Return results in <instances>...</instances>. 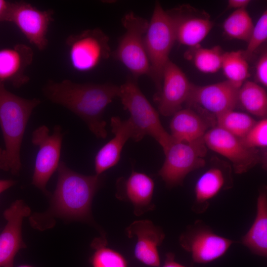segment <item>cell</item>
<instances>
[{
    "instance_id": "cell-1",
    "label": "cell",
    "mask_w": 267,
    "mask_h": 267,
    "mask_svg": "<svg viewBox=\"0 0 267 267\" xmlns=\"http://www.w3.org/2000/svg\"><path fill=\"white\" fill-rule=\"evenodd\" d=\"M56 186L51 194L49 208L44 213L32 215L31 226L41 231L52 227L55 219L67 221L90 220L93 197L101 185L102 176L77 173L60 161L57 168Z\"/></svg>"
},
{
    "instance_id": "cell-2",
    "label": "cell",
    "mask_w": 267,
    "mask_h": 267,
    "mask_svg": "<svg viewBox=\"0 0 267 267\" xmlns=\"http://www.w3.org/2000/svg\"><path fill=\"white\" fill-rule=\"evenodd\" d=\"M43 91L51 102L81 118L96 137H106L103 114L106 106L119 97L120 87L111 84H78L64 80L60 82L49 81Z\"/></svg>"
},
{
    "instance_id": "cell-3",
    "label": "cell",
    "mask_w": 267,
    "mask_h": 267,
    "mask_svg": "<svg viewBox=\"0 0 267 267\" xmlns=\"http://www.w3.org/2000/svg\"><path fill=\"white\" fill-rule=\"evenodd\" d=\"M40 103L38 98L26 99L13 94L0 82V126L5 144L0 158V169L13 175L19 174L20 150L27 124Z\"/></svg>"
},
{
    "instance_id": "cell-4",
    "label": "cell",
    "mask_w": 267,
    "mask_h": 267,
    "mask_svg": "<svg viewBox=\"0 0 267 267\" xmlns=\"http://www.w3.org/2000/svg\"><path fill=\"white\" fill-rule=\"evenodd\" d=\"M119 97L125 109L130 114V120L133 124L141 140L145 135L153 137L165 152L174 141L162 126L159 113L140 90L136 79L129 77L120 86Z\"/></svg>"
},
{
    "instance_id": "cell-5",
    "label": "cell",
    "mask_w": 267,
    "mask_h": 267,
    "mask_svg": "<svg viewBox=\"0 0 267 267\" xmlns=\"http://www.w3.org/2000/svg\"><path fill=\"white\" fill-rule=\"evenodd\" d=\"M176 38L171 19L159 2L144 37V44L150 65V74L157 90L161 88L164 69Z\"/></svg>"
},
{
    "instance_id": "cell-6",
    "label": "cell",
    "mask_w": 267,
    "mask_h": 267,
    "mask_svg": "<svg viewBox=\"0 0 267 267\" xmlns=\"http://www.w3.org/2000/svg\"><path fill=\"white\" fill-rule=\"evenodd\" d=\"M126 31L121 38L114 57L120 61L136 79L140 76H149L150 65L144 44V37L149 22L133 12L122 18Z\"/></svg>"
},
{
    "instance_id": "cell-7",
    "label": "cell",
    "mask_w": 267,
    "mask_h": 267,
    "mask_svg": "<svg viewBox=\"0 0 267 267\" xmlns=\"http://www.w3.org/2000/svg\"><path fill=\"white\" fill-rule=\"evenodd\" d=\"M207 148L203 139L190 143L174 141L164 152L159 176L169 187L182 185L188 174L205 166Z\"/></svg>"
},
{
    "instance_id": "cell-8",
    "label": "cell",
    "mask_w": 267,
    "mask_h": 267,
    "mask_svg": "<svg viewBox=\"0 0 267 267\" xmlns=\"http://www.w3.org/2000/svg\"><path fill=\"white\" fill-rule=\"evenodd\" d=\"M108 36L99 28L88 29L70 35L66 40L70 63L75 70L90 71L109 58Z\"/></svg>"
},
{
    "instance_id": "cell-9",
    "label": "cell",
    "mask_w": 267,
    "mask_h": 267,
    "mask_svg": "<svg viewBox=\"0 0 267 267\" xmlns=\"http://www.w3.org/2000/svg\"><path fill=\"white\" fill-rule=\"evenodd\" d=\"M180 246L190 253L193 262L207 264L222 257L234 240L216 233L201 220L188 225L179 239Z\"/></svg>"
},
{
    "instance_id": "cell-10",
    "label": "cell",
    "mask_w": 267,
    "mask_h": 267,
    "mask_svg": "<svg viewBox=\"0 0 267 267\" xmlns=\"http://www.w3.org/2000/svg\"><path fill=\"white\" fill-rule=\"evenodd\" d=\"M63 134L60 126L55 125L51 134L45 125L39 127L32 133L31 141L39 147L37 155L32 183L46 196L51 194L46 184L57 170L60 157Z\"/></svg>"
},
{
    "instance_id": "cell-11",
    "label": "cell",
    "mask_w": 267,
    "mask_h": 267,
    "mask_svg": "<svg viewBox=\"0 0 267 267\" xmlns=\"http://www.w3.org/2000/svg\"><path fill=\"white\" fill-rule=\"evenodd\" d=\"M203 140L207 148L231 163L236 174L246 173L260 162L259 149L247 146L240 138L217 126L206 132Z\"/></svg>"
},
{
    "instance_id": "cell-12",
    "label": "cell",
    "mask_w": 267,
    "mask_h": 267,
    "mask_svg": "<svg viewBox=\"0 0 267 267\" xmlns=\"http://www.w3.org/2000/svg\"><path fill=\"white\" fill-rule=\"evenodd\" d=\"M53 14L52 10H42L20 1L12 2L8 22L13 23L31 44L43 50L48 44L47 33Z\"/></svg>"
},
{
    "instance_id": "cell-13",
    "label": "cell",
    "mask_w": 267,
    "mask_h": 267,
    "mask_svg": "<svg viewBox=\"0 0 267 267\" xmlns=\"http://www.w3.org/2000/svg\"><path fill=\"white\" fill-rule=\"evenodd\" d=\"M172 21L176 41L194 47L208 35L214 26L206 12L187 5L167 11Z\"/></svg>"
},
{
    "instance_id": "cell-14",
    "label": "cell",
    "mask_w": 267,
    "mask_h": 267,
    "mask_svg": "<svg viewBox=\"0 0 267 267\" xmlns=\"http://www.w3.org/2000/svg\"><path fill=\"white\" fill-rule=\"evenodd\" d=\"M192 84L181 69L169 60L163 73L161 89L154 96L160 113L171 116L187 102Z\"/></svg>"
},
{
    "instance_id": "cell-15",
    "label": "cell",
    "mask_w": 267,
    "mask_h": 267,
    "mask_svg": "<svg viewBox=\"0 0 267 267\" xmlns=\"http://www.w3.org/2000/svg\"><path fill=\"white\" fill-rule=\"evenodd\" d=\"M31 214L30 207L21 199L15 200L4 210L3 215L6 224L0 234V267H13L16 255L26 248L22 239V222Z\"/></svg>"
},
{
    "instance_id": "cell-16",
    "label": "cell",
    "mask_w": 267,
    "mask_h": 267,
    "mask_svg": "<svg viewBox=\"0 0 267 267\" xmlns=\"http://www.w3.org/2000/svg\"><path fill=\"white\" fill-rule=\"evenodd\" d=\"M239 89L227 80L205 86L192 84L187 102L216 116L234 109L238 103Z\"/></svg>"
},
{
    "instance_id": "cell-17",
    "label": "cell",
    "mask_w": 267,
    "mask_h": 267,
    "mask_svg": "<svg viewBox=\"0 0 267 267\" xmlns=\"http://www.w3.org/2000/svg\"><path fill=\"white\" fill-rule=\"evenodd\" d=\"M233 184L230 166L222 162L212 165L196 182L192 211L197 214L204 213L209 207L210 201L221 191L231 188Z\"/></svg>"
},
{
    "instance_id": "cell-18",
    "label": "cell",
    "mask_w": 267,
    "mask_h": 267,
    "mask_svg": "<svg viewBox=\"0 0 267 267\" xmlns=\"http://www.w3.org/2000/svg\"><path fill=\"white\" fill-rule=\"evenodd\" d=\"M129 238L135 236L137 242L134 255L143 264L152 267H159L160 260L158 248L165 237L162 229L156 226L150 220L136 221L126 228Z\"/></svg>"
},
{
    "instance_id": "cell-19",
    "label": "cell",
    "mask_w": 267,
    "mask_h": 267,
    "mask_svg": "<svg viewBox=\"0 0 267 267\" xmlns=\"http://www.w3.org/2000/svg\"><path fill=\"white\" fill-rule=\"evenodd\" d=\"M116 186L117 198L131 202L136 216L154 210L155 205L152 200L154 182L147 175L133 170L129 177L119 178Z\"/></svg>"
},
{
    "instance_id": "cell-20",
    "label": "cell",
    "mask_w": 267,
    "mask_h": 267,
    "mask_svg": "<svg viewBox=\"0 0 267 267\" xmlns=\"http://www.w3.org/2000/svg\"><path fill=\"white\" fill-rule=\"evenodd\" d=\"M112 132L115 136L97 152L94 159L95 174L102 175L119 162L123 146L129 138L139 141L136 131L129 118L122 120L119 117L111 119Z\"/></svg>"
},
{
    "instance_id": "cell-21",
    "label": "cell",
    "mask_w": 267,
    "mask_h": 267,
    "mask_svg": "<svg viewBox=\"0 0 267 267\" xmlns=\"http://www.w3.org/2000/svg\"><path fill=\"white\" fill-rule=\"evenodd\" d=\"M33 57L32 48L25 44L0 49V82H9L15 88L26 84L30 78L25 71L32 63Z\"/></svg>"
},
{
    "instance_id": "cell-22",
    "label": "cell",
    "mask_w": 267,
    "mask_h": 267,
    "mask_svg": "<svg viewBox=\"0 0 267 267\" xmlns=\"http://www.w3.org/2000/svg\"><path fill=\"white\" fill-rule=\"evenodd\" d=\"M170 124L171 136L174 141L194 142L203 139L213 121L190 108L181 109L173 116Z\"/></svg>"
},
{
    "instance_id": "cell-23",
    "label": "cell",
    "mask_w": 267,
    "mask_h": 267,
    "mask_svg": "<svg viewBox=\"0 0 267 267\" xmlns=\"http://www.w3.org/2000/svg\"><path fill=\"white\" fill-rule=\"evenodd\" d=\"M241 242L252 254L267 256V192L265 187L259 191L255 218L248 231L241 237Z\"/></svg>"
},
{
    "instance_id": "cell-24",
    "label": "cell",
    "mask_w": 267,
    "mask_h": 267,
    "mask_svg": "<svg viewBox=\"0 0 267 267\" xmlns=\"http://www.w3.org/2000/svg\"><path fill=\"white\" fill-rule=\"evenodd\" d=\"M238 103L250 114L262 118L267 114V94L257 83L246 81L238 91Z\"/></svg>"
},
{
    "instance_id": "cell-25",
    "label": "cell",
    "mask_w": 267,
    "mask_h": 267,
    "mask_svg": "<svg viewBox=\"0 0 267 267\" xmlns=\"http://www.w3.org/2000/svg\"><path fill=\"white\" fill-rule=\"evenodd\" d=\"M191 48L186 53V57L193 62L199 71L204 73H215L221 69L224 52L220 46L208 48L198 45Z\"/></svg>"
},
{
    "instance_id": "cell-26",
    "label": "cell",
    "mask_w": 267,
    "mask_h": 267,
    "mask_svg": "<svg viewBox=\"0 0 267 267\" xmlns=\"http://www.w3.org/2000/svg\"><path fill=\"white\" fill-rule=\"evenodd\" d=\"M221 69L227 80L239 88L250 75L247 59L240 50L224 52Z\"/></svg>"
},
{
    "instance_id": "cell-27",
    "label": "cell",
    "mask_w": 267,
    "mask_h": 267,
    "mask_svg": "<svg viewBox=\"0 0 267 267\" xmlns=\"http://www.w3.org/2000/svg\"><path fill=\"white\" fill-rule=\"evenodd\" d=\"M217 126L241 138L254 126L256 121L250 115L234 110L216 116Z\"/></svg>"
},
{
    "instance_id": "cell-28",
    "label": "cell",
    "mask_w": 267,
    "mask_h": 267,
    "mask_svg": "<svg viewBox=\"0 0 267 267\" xmlns=\"http://www.w3.org/2000/svg\"><path fill=\"white\" fill-rule=\"evenodd\" d=\"M254 25L246 9L235 10L224 20L223 29L229 38L248 42Z\"/></svg>"
},
{
    "instance_id": "cell-29",
    "label": "cell",
    "mask_w": 267,
    "mask_h": 267,
    "mask_svg": "<svg viewBox=\"0 0 267 267\" xmlns=\"http://www.w3.org/2000/svg\"><path fill=\"white\" fill-rule=\"evenodd\" d=\"M90 246L94 250L90 259L92 267H127L125 258L107 247V240L104 237L95 238Z\"/></svg>"
},
{
    "instance_id": "cell-30",
    "label": "cell",
    "mask_w": 267,
    "mask_h": 267,
    "mask_svg": "<svg viewBox=\"0 0 267 267\" xmlns=\"http://www.w3.org/2000/svg\"><path fill=\"white\" fill-rule=\"evenodd\" d=\"M267 39V11L265 10L254 25L250 37L247 42L246 49L242 51L244 57L247 59L255 50Z\"/></svg>"
},
{
    "instance_id": "cell-31",
    "label": "cell",
    "mask_w": 267,
    "mask_h": 267,
    "mask_svg": "<svg viewBox=\"0 0 267 267\" xmlns=\"http://www.w3.org/2000/svg\"><path fill=\"white\" fill-rule=\"evenodd\" d=\"M247 146L252 148H266L267 146V119L256 121L244 136L240 138Z\"/></svg>"
},
{
    "instance_id": "cell-32",
    "label": "cell",
    "mask_w": 267,
    "mask_h": 267,
    "mask_svg": "<svg viewBox=\"0 0 267 267\" xmlns=\"http://www.w3.org/2000/svg\"><path fill=\"white\" fill-rule=\"evenodd\" d=\"M256 79L264 87L267 86V53L265 51L259 58L256 66Z\"/></svg>"
},
{
    "instance_id": "cell-33",
    "label": "cell",
    "mask_w": 267,
    "mask_h": 267,
    "mask_svg": "<svg viewBox=\"0 0 267 267\" xmlns=\"http://www.w3.org/2000/svg\"><path fill=\"white\" fill-rule=\"evenodd\" d=\"M12 2L5 0H0V23L8 22Z\"/></svg>"
},
{
    "instance_id": "cell-34",
    "label": "cell",
    "mask_w": 267,
    "mask_h": 267,
    "mask_svg": "<svg viewBox=\"0 0 267 267\" xmlns=\"http://www.w3.org/2000/svg\"><path fill=\"white\" fill-rule=\"evenodd\" d=\"M250 2V0H229L227 8L235 10L246 9Z\"/></svg>"
},
{
    "instance_id": "cell-35",
    "label": "cell",
    "mask_w": 267,
    "mask_h": 267,
    "mask_svg": "<svg viewBox=\"0 0 267 267\" xmlns=\"http://www.w3.org/2000/svg\"><path fill=\"white\" fill-rule=\"evenodd\" d=\"M162 267H185L175 261V256L173 253L166 254L164 263Z\"/></svg>"
},
{
    "instance_id": "cell-36",
    "label": "cell",
    "mask_w": 267,
    "mask_h": 267,
    "mask_svg": "<svg viewBox=\"0 0 267 267\" xmlns=\"http://www.w3.org/2000/svg\"><path fill=\"white\" fill-rule=\"evenodd\" d=\"M16 182L12 179H0V194L15 185Z\"/></svg>"
},
{
    "instance_id": "cell-37",
    "label": "cell",
    "mask_w": 267,
    "mask_h": 267,
    "mask_svg": "<svg viewBox=\"0 0 267 267\" xmlns=\"http://www.w3.org/2000/svg\"><path fill=\"white\" fill-rule=\"evenodd\" d=\"M17 267H34L32 266L28 265H20Z\"/></svg>"
},
{
    "instance_id": "cell-38",
    "label": "cell",
    "mask_w": 267,
    "mask_h": 267,
    "mask_svg": "<svg viewBox=\"0 0 267 267\" xmlns=\"http://www.w3.org/2000/svg\"><path fill=\"white\" fill-rule=\"evenodd\" d=\"M2 151H3V149H2L0 147V157H1V154H2Z\"/></svg>"
}]
</instances>
